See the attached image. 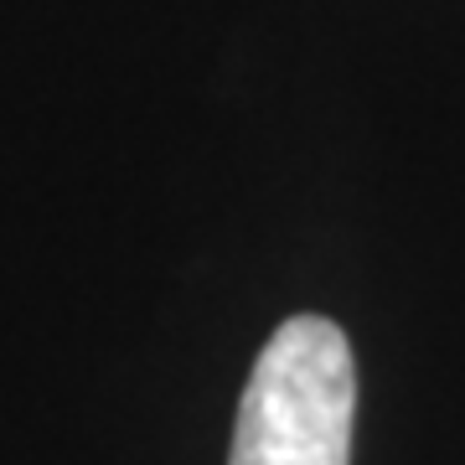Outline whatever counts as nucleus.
<instances>
[{"mask_svg":"<svg viewBox=\"0 0 465 465\" xmlns=\"http://www.w3.org/2000/svg\"><path fill=\"white\" fill-rule=\"evenodd\" d=\"M357 362L326 316H290L253 362L228 465H351Z\"/></svg>","mask_w":465,"mask_h":465,"instance_id":"nucleus-1","label":"nucleus"}]
</instances>
